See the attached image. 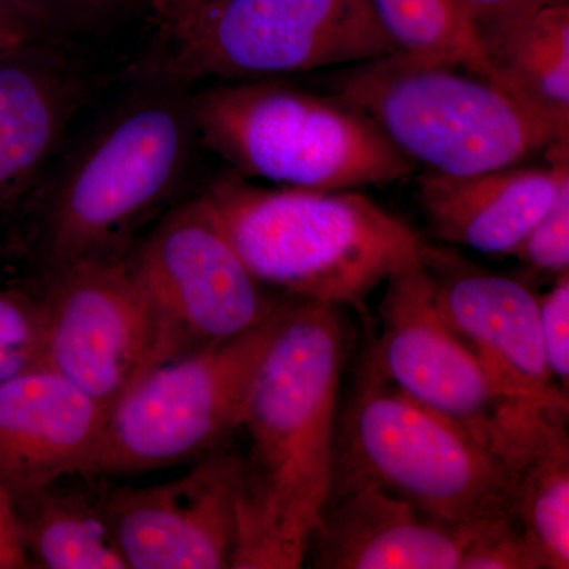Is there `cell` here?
<instances>
[{"label":"cell","instance_id":"20","mask_svg":"<svg viewBox=\"0 0 569 569\" xmlns=\"http://www.w3.org/2000/svg\"><path fill=\"white\" fill-rule=\"evenodd\" d=\"M516 518L542 569L569 568V438L553 426L516 473Z\"/></svg>","mask_w":569,"mask_h":569},{"label":"cell","instance_id":"25","mask_svg":"<svg viewBox=\"0 0 569 569\" xmlns=\"http://www.w3.org/2000/svg\"><path fill=\"white\" fill-rule=\"evenodd\" d=\"M539 328L546 362L557 387L569 389V271L556 277L552 287L538 296Z\"/></svg>","mask_w":569,"mask_h":569},{"label":"cell","instance_id":"17","mask_svg":"<svg viewBox=\"0 0 569 569\" xmlns=\"http://www.w3.org/2000/svg\"><path fill=\"white\" fill-rule=\"evenodd\" d=\"M107 478L69 475L13 492L29 565L47 569H127L107 508Z\"/></svg>","mask_w":569,"mask_h":569},{"label":"cell","instance_id":"12","mask_svg":"<svg viewBox=\"0 0 569 569\" xmlns=\"http://www.w3.org/2000/svg\"><path fill=\"white\" fill-rule=\"evenodd\" d=\"M239 462V451L223 443L170 481L108 486V518L127 569L231 568Z\"/></svg>","mask_w":569,"mask_h":569},{"label":"cell","instance_id":"19","mask_svg":"<svg viewBox=\"0 0 569 569\" xmlns=\"http://www.w3.org/2000/svg\"><path fill=\"white\" fill-rule=\"evenodd\" d=\"M28 51L0 56V193L39 167L61 129L62 92Z\"/></svg>","mask_w":569,"mask_h":569},{"label":"cell","instance_id":"22","mask_svg":"<svg viewBox=\"0 0 569 569\" xmlns=\"http://www.w3.org/2000/svg\"><path fill=\"white\" fill-rule=\"evenodd\" d=\"M43 366L39 302L0 291V383Z\"/></svg>","mask_w":569,"mask_h":569},{"label":"cell","instance_id":"15","mask_svg":"<svg viewBox=\"0 0 569 569\" xmlns=\"http://www.w3.org/2000/svg\"><path fill=\"white\" fill-rule=\"evenodd\" d=\"M568 179L569 142H563L539 163L466 176L426 170L417 179V201L433 238L445 244L512 254Z\"/></svg>","mask_w":569,"mask_h":569},{"label":"cell","instance_id":"1","mask_svg":"<svg viewBox=\"0 0 569 569\" xmlns=\"http://www.w3.org/2000/svg\"><path fill=\"white\" fill-rule=\"evenodd\" d=\"M342 310L293 299L254 378L239 426L247 451L239 452L233 569L305 567L335 479Z\"/></svg>","mask_w":569,"mask_h":569},{"label":"cell","instance_id":"27","mask_svg":"<svg viewBox=\"0 0 569 569\" xmlns=\"http://www.w3.org/2000/svg\"><path fill=\"white\" fill-rule=\"evenodd\" d=\"M22 549L13 496L9 486L0 478V569L29 568Z\"/></svg>","mask_w":569,"mask_h":569},{"label":"cell","instance_id":"28","mask_svg":"<svg viewBox=\"0 0 569 569\" xmlns=\"http://www.w3.org/2000/svg\"><path fill=\"white\" fill-rule=\"evenodd\" d=\"M460 2L466 9L468 18L473 22L475 29H478L479 26L493 20L498 14L505 13L522 0H460Z\"/></svg>","mask_w":569,"mask_h":569},{"label":"cell","instance_id":"16","mask_svg":"<svg viewBox=\"0 0 569 569\" xmlns=\"http://www.w3.org/2000/svg\"><path fill=\"white\" fill-rule=\"evenodd\" d=\"M108 415L50 367L0 383V478L11 496L71 475L96 445Z\"/></svg>","mask_w":569,"mask_h":569},{"label":"cell","instance_id":"5","mask_svg":"<svg viewBox=\"0 0 569 569\" xmlns=\"http://www.w3.org/2000/svg\"><path fill=\"white\" fill-rule=\"evenodd\" d=\"M190 121L239 176L280 187L387 186L417 167L372 119L336 93L271 81L217 86L193 100Z\"/></svg>","mask_w":569,"mask_h":569},{"label":"cell","instance_id":"7","mask_svg":"<svg viewBox=\"0 0 569 569\" xmlns=\"http://www.w3.org/2000/svg\"><path fill=\"white\" fill-rule=\"evenodd\" d=\"M174 80L268 78L399 51L370 0H179L156 6Z\"/></svg>","mask_w":569,"mask_h":569},{"label":"cell","instance_id":"2","mask_svg":"<svg viewBox=\"0 0 569 569\" xmlns=\"http://www.w3.org/2000/svg\"><path fill=\"white\" fill-rule=\"evenodd\" d=\"M203 198L250 272L287 298L362 306L421 250L410 224L353 190L266 189L233 176Z\"/></svg>","mask_w":569,"mask_h":569},{"label":"cell","instance_id":"30","mask_svg":"<svg viewBox=\"0 0 569 569\" xmlns=\"http://www.w3.org/2000/svg\"><path fill=\"white\" fill-rule=\"evenodd\" d=\"M168 2H179V0H167V2L153 3V6H162V3H168Z\"/></svg>","mask_w":569,"mask_h":569},{"label":"cell","instance_id":"10","mask_svg":"<svg viewBox=\"0 0 569 569\" xmlns=\"http://www.w3.org/2000/svg\"><path fill=\"white\" fill-rule=\"evenodd\" d=\"M189 119L168 103L127 111L82 156L48 213V268L112 257L123 231L170 192L181 171Z\"/></svg>","mask_w":569,"mask_h":569},{"label":"cell","instance_id":"23","mask_svg":"<svg viewBox=\"0 0 569 569\" xmlns=\"http://www.w3.org/2000/svg\"><path fill=\"white\" fill-rule=\"evenodd\" d=\"M459 569H542V565L518 518H500L479 523Z\"/></svg>","mask_w":569,"mask_h":569},{"label":"cell","instance_id":"13","mask_svg":"<svg viewBox=\"0 0 569 569\" xmlns=\"http://www.w3.org/2000/svg\"><path fill=\"white\" fill-rule=\"evenodd\" d=\"M419 254L441 316L493 385L516 402L568 417V395L550 376L538 295L529 284L479 268L451 247L422 242Z\"/></svg>","mask_w":569,"mask_h":569},{"label":"cell","instance_id":"31","mask_svg":"<svg viewBox=\"0 0 569 569\" xmlns=\"http://www.w3.org/2000/svg\"><path fill=\"white\" fill-rule=\"evenodd\" d=\"M167 2V0H153V3Z\"/></svg>","mask_w":569,"mask_h":569},{"label":"cell","instance_id":"18","mask_svg":"<svg viewBox=\"0 0 569 569\" xmlns=\"http://www.w3.org/2000/svg\"><path fill=\"white\" fill-rule=\"evenodd\" d=\"M477 33L493 81L569 119V0H522Z\"/></svg>","mask_w":569,"mask_h":569},{"label":"cell","instance_id":"26","mask_svg":"<svg viewBox=\"0 0 569 569\" xmlns=\"http://www.w3.org/2000/svg\"><path fill=\"white\" fill-rule=\"evenodd\" d=\"M44 24L41 0H0V56L32 50Z\"/></svg>","mask_w":569,"mask_h":569},{"label":"cell","instance_id":"3","mask_svg":"<svg viewBox=\"0 0 569 569\" xmlns=\"http://www.w3.org/2000/svg\"><path fill=\"white\" fill-rule=\"evenodd\" d=\"M332 92L427 171L466 176L530 162L569 142V119L455 62L396 51L337 74Z\"/></svg>","mask_w":569,"mask_h":569},{"label":"cell","instance_id":"4","mask_svg":"<svg viewBox=\"0 0 569 569\" xmlns=\"http://www.w3.org/2000/svg\"><path fill=\"white\" fill-rule=\"evenodd\" d=\"M356 485L455 526L516 518V471L466 427L396 388L367 350L337 418L332 488Z\"/></svg>","mask_w":569,"mask_h":569},{"label":"cell","instance_id":"29","mask_svg":"<svg viewBox=\"0 0 569 569\" xmlns=\"http://www.w3.org/2000/svg\"><path fill=\"white\" fill-rule=\"evenodd\" d=\"M73 2H100V0H73Z\"/></svg>","mask_w":569,"mask_h":569},{"label":"cell","instance_id":"9","mask_svg":"<svg viewBox=\"0 0 569 569\" xmlns=\"http://www.w3.org/2000/svg\"><path fill=\"white\" fill-rule=\"evenodd\" d=\"M129 263L156 316L159 366L252 331L287 299L250 272L203 194L164 217Z\"/></svg>","mask_w":569,"mask_h":569},{"label":"cell","instance_id":"11","mask_svg":"<svg viewBox=\"0 0 569 569\" xmlns=\"http://www.w3.org/2000/svg\"><path fill=\"white\" fill-rule=\"evenodd\" d=\"M39 302L43 366L108 411L159 366L151 302L129 260L86 258L50 269Z\"/></svg>","mask_w":569,"mask_h":569},{"label":"cell","instance_id":"21","mask_svg":"<svg viewBox=\"0 0 569 569\" xmlns=\"http://www.w3.org/2000/svg\"><path fill=\"white\" fill-rule=\"evenodd\" d=\"M397 50L455 62L492 80L477 29L460 0H370Z\"/></svg>","mask_w":569,"mask_h":569},{"label":"cell","instance_id":"14","mask_svg":"<svg viewBox=\"0 0 569 569\" xmlns=\"http://www.w3.org/2000/svg\"><path fill=\"white\" fill-rule=\"evenodd\" d=\"M479 523L445 522L372 486L332 488L307 542L305 563L317 569H459Z\"/></svg>","mask_w":569,"mask_h":569},{"label":"cell","instance_id":"6","mask_svg":"<svg viewBox=\"0 0 569 569\" xmlns=\"http://www.w3.org/2000/svg\"><path fill=\"white\" fill-rule=\"evenodd\" d=\"M295 298L246 335L153 367L112 407L71 475L111 478L197 460L241 426L254 378ZM69 477V475H67Z\"/></svg>","mask_w":569,"mask_h":569},{"label":"cell","instance_id":"8","mask_svg":"<svg viewBox=\"0 0 569 569\" xmlns=\"http://www.w3.org/2000/svg\"><path fill=\"white\" fill-rule=\"evenodd\" d=\"M385 283L380 332L367 348L377 369L411 399L466 427L518 471L567 415L516 402L493 385L441 316L421 254L395 269Z\"/></svg>","mask_w":569,"mask_h":569},{"label":"cell","instance_id":"24","mask_svg":"<svg viewBox=\"0 0 569 569\" xmlns=\"http://www.w3.org/2000/svg\"><path fill=\"white\" fill-rule=\"evenodd\" d=\"M512 254L538 272L557 277L569 271V179Z\"/></svg>","mask_w":569,"mask_h":569}]
</instances>
